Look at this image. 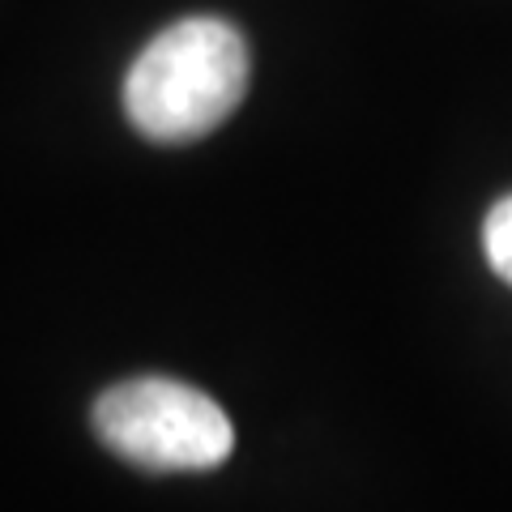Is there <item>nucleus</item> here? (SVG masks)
Masks as SVG:
<instances>
[{"mask_svg": "<svg viewBox=\"0 0 512 512\" xmlns=\"http://www.w3.org/2000/svg\"><path fill=\"white\" fill-rule=\"evenodd\" d=\"M94 431L128 466L154 474L214 470L231 457L235 427L210 393L171 376L120 380L94 402Z\"/></svg>", "mask_w": 512, "mask_h": 512, "instance_id": "f03ea898", "label": "nucleus"}, {"mask_svg": "<svg viewBox=\"0 0 512 512\" xmlns=\"http://www.w3.org/2000/svg\"><path fill=\"white\" fill-rule=\"evenodd\" d=\"M248 90V43L222 18H184L154 35L124 77V111L141 137L184 146L231 116Z\"/></svg>", "mask_w": 512, "mask_h": 512, "instance_id": "f257e3e1", "label": "nucleus"}, {"mask_svg": "<svg viewBox=\"0 0 512 512\" xmlns=\"http://www.w3.org/2000/svg\"><path fill=\"white\" fill-rule=\"evenodd\" d=\"M483 252H487V265L495 269V278H504L512 286V197L491 205V214L483 222Z\"/></svg>", "mask_w": 512, "mask_h": 512, "instance_id": "7ed1b4c3", "label": "nucleus"}]
</instances>
